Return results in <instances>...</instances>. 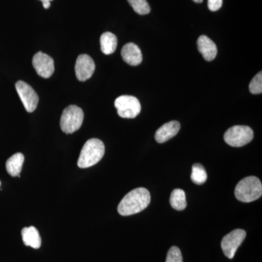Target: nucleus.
Segmentation results:
<instances>
[{
  "mask_svg": "<svg viewBox=\"0 0 262 262\" xmlns=\"http://www.w3.org/2000/svg\"><path fill=\"white\" fill-rule=\"evenodd\" d=\"M151 196L146 188H136L122 198L117 207V211L123 216L136 214L149 206Z\"/></svg>",
  "mask_w": 262,
  "mask_h": 262,
  "instance_id": "1",
  "label": "nucleus"
},
{
  "mask_svg": "<svg viewBox=\"0 0 262 262\" xmlns=\"http://www.w3.org/2000/svg\"><path fill=\"white\" fill-rule=\"evenodd\" d=\"M105 153V146L102 141L91 139L86 141L81 150L80 158L77 161L79 168H87L96 165Z\"/></svg>",
  "mask_w": 262,
  "mask_h": 262,
  "instance_id": "2",
  "label": "nucleus"
},
{
  "mask_svg": "<svg viewBox=\"0 0 262 262\" xmlns=\"http://www.w3.org/2000/svg\"><path fill=\"white\" fill-rule=\"evenodd\" d=\"M261 194V182L256 177H248L239 181L234 190L236 198L243 203L256 201Z\"/></svg>",
  "mask_w": 262,
  "mask_h": 262,
  "instance_id": "3",
  "label": "nucleus"
},
{
  "mask_svg": "<svg viewBox=\"0 0 262 262\" xmlns=\"http://www.w3.org/2000/svg\"><path fill=\"white\" fill-rule=\"evenodd\" d=\"M84 113L82 108L76 105H70L62 113L60 125L65 134H73L82 126Z\"/></svg>",
  "mask_w": 262,
  "mask_h": 262,
  "instance_id": "4",
  "label": "nucleus"
},
{
  "mask_svg": "<svg viewBox=\"0 0 262 262\" xmlns=\"http://www.w3.org/2000/svg\"><path fill=\"white\" fill-rule=\"evenodd\" d=\"M253 139V131L246 125H235L229 127L224 135V139L228 145L242 147L249 144Z\"/></svg>",
  "mask_w": 262,
  "mask_h": 262,
  "instance_id": "5",
  "label": "nucleus"
},
{
  "mask_svg": "<svg viewBox=\"0 0 262 262\" xmlns=\"http://www.w3.org/2000/svg\"><path fill=\"white\" fill-rule=\"evenodd\" d=\"M115 106L122 118H135L141 113V106L138 98L132 96H121L116 98Z\"/></svg>",
  "mask_w": 262,
  "mask_h": 262,
  "instance_id": "6",
  "label": "nucleus"
},
{
  "mask_svg": "<svg viewBox=\"0 0 262 262\" xmlns=\"http://www.w3.org/2000/svg\"><path fill=\"white\" fill-rule=\"evenodd\" d=\"M246 237V231L241 229H234L232 232L225 235L221 243L224 254L229 259H232L237 248L244 242Z\"/></svg>",
  "mask_w": 262,
  "mask_h": 262,
  "instance_id": "7",
  "label": "nucleus"
},
{
  "mask_svg": "<svg viewBox=\"0 0 262 262\" xmlns=\"http://www.w3.org/2000/svg\"><path fill=\"white\" fill-rule=\"evenodd\" d=\"M15 89L24 108L28 113H33L37 107L39 96L34 89L24 81L19 80L15 83Z\"/></svg>",
  "mask_w": 262,
  "mask_h": 262,
  "instance_id": "8",
  "label": "nucleus"
},
{
  "mask_svg": "<svg viewBox=\"0 0 262 262\" xmlns=\"http://www.w3.org/2000/svg\"><path fill=\"white\" fill-rule=\"evenodd\" d=\"M32 65L38 75L43 78H50L54 73V61L51 56L42 52H38L34 55L33 57Z\"/></svg>",
  "mask_w": 262,
  "mask_h": 262,
  "instance_id": "9",
  "label": "nucleus"
},
{
  "mask_svg": "<svg viewBox=\"0 0 262 262\" xmlns=\"http://www.w3.org/2000/svg\"><path fill=\"white\" fill-rule=\"evenodd\" d=\"M96 65L93 58L87 54L77 57L75 64V73L77 80L81 82L89 80L94 75Z\"/></svg>",
  "mask_w": 262,
  "mask_h": 262,
  "instance_id": "10",
  "label": "nucleus"
},
{
  "mask_svg": "<svg viewBox=\"0 0 262 262\" xmlns=\"http://www.w3.org/2000/svg\"><path fill=\"white\" fill-rule=\"evenodd\" d=\"M181 125L178 121H170L164 124L155 133V140L160 144L166 142L178 134Z\"/></svg>",
  "mask_w": 262,
  "mask_h": 262,
  "instance_id": "11",
  "label": "nucleus"
},
{
  "mask_svg": "<svg viewBox=\"0 0 262 262\" xmlns=\"http://www.w3.org/2000/svg\"><path fill=\"white\" fill-rule=\"evenodd\" d=\"M122 59L127 64L138 66L142 62L143 57L141 49L134 43L130 42L125 45L121 51Z\"/></svg>",
  "mask_w": 262,
  "mask_h": 262,
  "instance_id": "12",
  "label": "nucleus"
},
{
  "mask_svg": "<svg viewBox=\"0 0 262 262\" xmlns=\"http://www.w3.org/2000/svg\"><path fill=\"white\" fill-rule=\"evenodd\" d=\"M198 51L203 55V58L207 61H211L215 59L217 55V47L215 42L206 35H202L198 38Z\"/></svg>",
  "mask_w": 262,
  "mask_h": 262,
  "instance_id": "13",
  "label": "nucleus"
},
{
  "mask_svg": "<svg viewBox=\"0 0 262 262\" xmlns=\"http://www.w3.org/2000/svg\"><path fill=\"white\" fill-rule=\"evenodd\" d=\"M22 239L25 246H30L34 249L40 248L42 239L39 231L34 227H24L21 231Z\"/></svg>",
  "mask_w": 262,
  "mask_h": 262,
  "instance_id": "14",
  "label": "nucleus"
},
{
  "mask_svg": "<svg viewBox=\"0 0 262 262\" xmlns=\"http://www.w3.org/2000/svg\"><path fill=\"white\" fill-rule=\"evenodd\" d=\"M24 162L22 153H16L10 157L6 162V170L11 177H18L21 172Z\"/></svg>",
  "mask_w": 262,
  "mask_h": 262,
  "instance_id": "15",
  "label": "nucleus"
},
{
  "mask_svg": "<svg viewBox=\"0 0 262 262\" xmlns=\"http://www.w3.org/2000/svg\"><path fill=\"white\" fill-rule=\"evenodd\" d=\"M101 51L105 55L113 54L116 51L117 38L111 32H104L100 38Z\"/></svg>",
  "mask_w": 262,
  "mask_h": 262,
  "instance_id": "16",
  "label": "nucleus"
},
{
  "mask_svg": "<svg viewBox=\"0 0 262 262\" xmlns=\"http://www.w3.org/2000/svg\"><path fill=\"white\" fill-rule=\"evenodd\" d=\"M170 206L177 211H183L187 208V203L186 194L184 190L176 189L170 194Z\"/></svg>",
  "mask_w": 262,
  "mask_h": 262,
  "instance_id": "17",
  "label": "nucleus"
},
{
  "mask_svg": "<svg viewBox=\"0 0 262 262\" xmlns=\"http://www.w3.org/2000/svg\"><path fill=\"white\" fill-rule=\"evenodd\" d=\"M208 179L206 169L201 163H194L192 165L191 180L196 185L205 184Z\"/></svg>",
  "mask_w": 262,
  "mask_h": 262,
  "instance_id": "18",
  "label": "nucleus"
},
{
  "mask_svg": "<svg viewBox=\"0 0 262 262\" xmlns=\"http://www.w3.org/2000/svg\"><path fill=\"white\" fill-rule=\"evenodd\" d=\"M133 9L138 14L144 15L149 14L151 8L146 0H127Z\"/></svg>",
  "mask_w": 262,
  "mask_h": 262,
  "instance_id": "19",
  "label": "nucleus"
},
{
  "mask_svg": "<svg viewBox=\"0 0 262 262\" xmlns=\"http://www.w3.org/2000/svg\"><path fill=\"white\" fill-rule=\"evenodd\" d=\"M249 91L252 94H261L262 92V72L255 76L249 84Z\"/></svg>",
  "mask_w": 262,
  "mask_h": 262,
  "instance_id": "20",
  "label": "nucleus"
},
{
  "mask_svg": "<svg viewBox=\"0 0 262 262\" xmlns=\"http://www.w3.org/2000/svg\"><path fill=\"white\" fill-rule=\"evenodd\" d=\"M165 262H183L182 252L177 246H172L169 249Z\"/></svg>",
  "mask_w": 262,
  "mask_h": 262,
  "instance_id": "21",
  "label": "nucleus"
},
{
  "mask_svg": "<svg viewBox=\"0 0 262 262\" xmlns=\"http://www.w3.org/2000/svg\"><path fill=\"white\" fill-rule=\"evenodd\" d=\"M223 0H208V9L211 11H217L222 8Z\"/></svg>",
  "mask_w": 262,
  "mask_h": 262,
  "instance_id": "22",
  "label": "nucleus"
},
{
  "mask_svg": "<svg viewBox=\"0 0 262 262\" xmlns=\"http://www.w3.org/2000/svg\"><path fill=\"white\" fill-rule=\"evenodd\" d=\"M43 4L45 9H48L51 7V2L53 0H40Z\"/></svg>",
  "mask_w": 262,
  "mask_h": 262,
  "instance_id": "23",
  "label": "nucleus"
},
{
  "mask_svg": "<svg viewBox=\"0 0 262 262\" xmlns=\"http://www.w3.org/2000/svg\"><path fill=\"white\" fill-rule=\"evenodd\" d=\"M192 1L196 3H203V0H192Z\"/></svg>",
  "mask_w": 262,
  "mask_h": 262,
  "instance_id": "24",
  "label": "nucleus"
},
{
  "mask_svg": "<svg viewBox=\"0 0 262 262\" xmlns=\"http://www.w3.org/2000/svg\"><path fill=\"white\" fill-rule=\"evenodd\" d=\"M0 186H1V182H0Z\"/></svg>",
  "mask_w": 262,
  "mask_h": 262,
  "instance_id": "25",
  "label": "nucleus"
}]
</instances>
